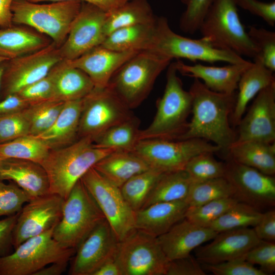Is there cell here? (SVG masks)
<instances>
[{
    "label": "cell",
    "mask_w": 275,
    "mask_h": 275,
    "mask_svg": "<svg viewBox=\"0 0 275 275\" xmlns=\"http://www.w3.org/2000/svg\"><path fill=\"white\" fill-rule=\"evenodd\" d=\"M189 91L193 97L192 118L186 131L178 140L201 139L211 141L226 156L236 139V132L230 121L236 93L214 92L197 78H195Z\"/></svg>",
    "instance_id": "obj_1"
},
{
    "label": "cell",
    "mask_w": 275,
    "mask_h": 275,
    "mask_svg": "<svg viewBox=\"0 0 275 275\" xmlns=\"http://www.w3.org/2000/svg\"><path fill=\"white\" fill-rule=\"evenodd\" d=\"M114 151L94 147L93 140L88 137L79 138L66 147L50 150L40 163L48 178L50 193L66 199L87 171Z\"/></svg>",
    "instance_id": "obj_2"
},
{
    "label": "cell",
    "mask_w": 275,
    "mask_h": 275,
    "mask_svg": "<svg viewBox=\"0 0 275 275\" xmlns=\"http://www.w3.org/2000/svg\"><path fill=\"white\" fill-rule=\"evenodd\" d=\"M167 68L166 87L157 101L156 114L147 128L140 129L139 141L178 140L187 129V119L191 113L192 95L183 88L175 62H171Z\"/></svg>",
    "instance_id": "obj_3"
},
{
    "label": "cell",
    "mask_w": 275,
    "mask_h": 275,
    "mask_svg": "<svg viewBox=\"0 0 275 275\" xmlns=\"http://www.w3.org/2000/svg\"><path fill=\"white\" fill-rule=\"evenodd\" d=\"M172 60L150 50L138 52L113 74L107 87L129 108L139 106Z\"/></svg>",
    "instance_id": "obj_4"
},
{
    "label": "cell",
    "mask_w": 275,
    "mask_h": 275,
    "mask_svg": "<svg viewBox=\"0 0 275 275\" xmlns=\"http://www.w3.org/2000/svg\"><path fill=\"white\" fill-rule=\"evenodd\" d=\"M234 0H213L199 31L214 47L254 59L259 51L242 23Z\"/></svg>",
    "instance_id": "obj_5"
},
{
    "label": "cell",
    "mask_w": 275,
    "mask_h": 275,
    "mask_svg": "<svg viewBox=\"0 0 275 275\" xmlns=\"http://www.w3.org/2000/svg\"><path fill=\"white\" fill-rule=\"evenodd\" d=\"M39 4L28 0H14L12 21L29 26L49 37L58 46L65 41L82 2L60 1Z\"/></svg>",
    "instance_id": "obj_6"
},
{
    "label": "cell",
    "mask_w": 275,
    "mask_h": 275,
    "mask_svg": "<svg viewBox=\"0 0 275 275\" xmlns=\"http://www.w3.org/2000/svg\"><path fill=\"white\" fill-rule=\"evenodd\" d=\"M104 216L81 179L64 200L62 217L54 227L53 239L61 246L76 249Z\"/></svg>",
    "instance_id": "obj_7"
},
{
    "label": "cell",
    "mask_w": 275,
    "mask_h": 275,
    "mask_svg": "<svg viewBox=\"0 0 275 275\" xmlns=\"http://www.w3.org/2000/svg\"><path fill=\"white\" fill-rule=\"evenodd\" d=\"M149 50L172 60L184 59L194 62L199 61L229 64H242L248 61L232 51L214 47L202 37L191 39L176 33L171 29L167 18L163 16L157 17L155 37Z\"/></svg>",
    "instance_id": "obj_8"
},
{
    "label": "cell",
    "mask_w": 275,
    "mask_h": 275,
    "mask_svg": "<svg viewBox=\"0 0 275 275\" xmlns=\"http://www.w3.org/2000/svg\"><path fill=\"white\" fill-rule=\"evenodd\" d=\"M53 229L26 239L14 252L1 257L0 275H34L52 263L69 261L75 249L63 247L56 241Z\"/></svg>",
    "instance_id": "obj_9"
},
{
    "label": "cell",
    "mask_w": 275,
    "mask_h": 275,
    "mask_svg": "<svg viewBox=\"0 0 275 275\" xmlns=\"http://www.w3.org/2000/svg\"><path fill=\"white\" fill-rule=\"evenodd\" d=\"M220 148L201 139L183 140H140L132 151L151 169L161 172L184 170L188 161L203 152L216 153Z\"/></svg>",
    "instance_id": "obj_10"
},
{
    "label": "cell",
    "mask_w": 275,
    "mask_h": 275,
    "mask_svg": "<svg viewBox=\"0 0 275 275\" xmlns=\"http://www.w3.org/2000/svg\"><path fill=\"white\" fill-rule=\"evenodd\" d=\"M115 259L122 275H166L169 262L157 238L136 229L119 242Z\"/></svg>",
    "instance_id": "obj_11"
},
{
    "label": "cell",
    "mask_w": 275,
    "mask_h": 275,
    "mask_svg": "<svg viewBox=\"0 0 275 275\" xmlns=\"http://www.w3.org/2000/svg\"><path fill=\"white\" fill-rule=\"evenodd\" d=\"M80 179L119 241L135 229V211L124 199L119 187L93 167Z\"/></svg>",
    "instance_id": "obj_12"
},
{
    "label": "cell",
    "mask_w": 275,
    "mask_h": 275,
    "mask_svg": "<svg viewBox=\"0 0 275 275\" xmlns=\"http://www.w3.org/2000/svg\"><path fill=\"white\" fill-rule=\"evenodd\" d=\"M133 115L129 108L107 87L94 88L82 99L78 139L92 140Z\"/></svg>",
    "instance_id": "obj_13"
},
{
    "label": "cell",
    "mask_w": 275,
    "mask_h": 275,
    "mask_svg": "<svg viewBox=\"0 0 275 275\" xmlns=\"http://www.w3.org/2000/svg\"><path fill=\"white\" fill-rule=\"evenodd\" d=\"M63 60L60 47L52 42L39 50L8 60L1 87L3 98L43 78Z\"/></svg>",
    "instance_id": "obj_14"
},
{
    "label": "cell",
    "mask_w": 275,
    "mask_h": 275,
    "mask_svg": "<svg viewBox=\"0 0 275 275\" xmlns=\"http://www.w3.org/2000/svg\"><path fill=\"white\" fill-rule=\"evenodd\" d=\"M224 177L234 189L233 198L260 210L275 204V178L231 159L225 162Z\"/></svg>",
    "instance_id": "obj_15"
},
{
    "label": "cell",
    "mask_w": 275,
    "mask_h": 275,
    "mask_svg": "<svg viewBox=\"0 0 275 275\" xmlns=\"http://www.w3.org/2000/svg\"><path fill=\"white\" fill-rule=\"evenodd\" d=\"M107 12L89 3L82 2L67 37L60 47L63 60L75 59L101 45L106 36L104 25Z\"/></svg>",
    "instance_id": "obj_16"
},
{
    "label": "cell",
    "mask_w": 275,
    "mask_h": 275,
    "mask_svg": "<svg viewBox=\"0 0 275 275\" xmlns=\"http://www.w3.org/2000/svg\"><path fill=\"white\" fill-rule=\"evenodd\" d=\"M64 199L48 194L31 199L19 212L12 242L14 249L26 239L54 228L62 215Z\"/></svg>",
    "instance_id": "obj_17"
},
{
    "label": "cell",
    "mask_w": 275,
    "mask_h": 275,
    "mask_svg": "<svg viewBox=\"0 0 275 275\" xmlns=\"http://www.w3.org/2000/svg\"><path fill=\"white\" fill-rule=\"evenodd\" d=\"M119 241L105 218L89 233L75 249L69 270L70 275H93L115 258Z\"/></svg>",
    "instance_id": "obj_18"
},
{
    "label": "cell",
    "mask_w": 275,
    "mask_h": 275,
    "mask_svg": "<svg viewBox=\"0 0 275 275\" xmlns=\"http://www.w3.org/2000/svg\"><path fill=\"white\" fill-rule=\"evenodd\" d=\"M237 126L235 142H275V82L258 93Z\"/></svg>",
    "instance_id": "obj_19"
},
{
    "label": "cell",
    "mask_w": 275,
    "mask_h": 275,
    "mask_svg": "<svg viewBox=\"0 0 275 275\" xmlns=\"http://www.w3.org/2000/svg\"><path fill=\"white\" fill-rule=\"evenodd\" d=\"M211 240L196 249L195 257L201 264H215L243 257L261 240L253 229L246 227L219 232Z\"/></svg>",
    "instance_id": "obj_20"
},
{
    "label": "cell",
    "mask_w": 275,
    "mask_h": 275,
    "mask_svg": "<svg viewBox=\"0 0 275 275\" xmlns=\"http://www.w3.org/2000/svg\"><path fill=\"white\" fill-rule=\"evenodd\" d=\"M138 52L118 51L100 45L75 59L66 61L86 73L95 88H103L107 86L114 73Z\"/></svg>",
    "instance_id": "obj_21"
},
{
    "label": "cell",
    "mask_w": 275,
    "mask_h": 275,
    "mask_svg": "<svg viewBox=\"0 0 275 275\" xmlns=\"http://www.w3.org/2000/svg\"><path fill=\"white\" fill-rule=\"evenodd\" d=\"M218 233L196 225L186 218L180 221L157 240L169 261L185 257L202 244L211 240Z\"/></svg>",
    "instance_id": "obj_22"
},
{
    "label": "cell",
    "mask_w": 275,
    "mask_h": 275,
    "mask_svg": "<svg viewBox=\"0 0 275 275\" xmlns=\"http://www.w3.org/2000/svg\"><path fill=\"white\" fill-rule=\"evenodd\" d=\"M252 64L248 61L244 63L217 67L201 64L187 65L179 60L175 62L178 72L198 79L211 91L223 94L236 92L241 75Z\"/></svg>",
    "instance_id": "obj_23"
},
{
    "label": "cell",
    "mask_w": 275,
    "mask_h": 275,
    "mask_svg": "<svg viewBox=\"0 0 275 275\" xmlns=\"http://www.w3.org/2000/svg\"><path fill=\"white\" fill-rule=\"evenodd\" d=\"M188 207L185 200L151 204L135 212L134 228L157 237L184 219Z\"/></svg>",
    "instance_id": "obj_24"
},
{
    "label": "cell",
    "mask_w": 275,
    "mask_h": 275,
    "mask_svg": "<svg viewBox=\"0 0 275 275\" xmlns=\"http://www.w3.org/2000/svg\"><path fill=\"white\" fill-rule=\"evenodd\" d=\"M0 180L14 182L32 198L50 194L46 172L40 163L31 160L0 159Z\"/></svg>",
    "instance_id": "obj_25"
},
{
    "label": "cell",
    "mask_w": 275,
    "mask_h": 275,
    "mask_svg": "<svg viewBox=\"0 0 275 275\" xmlns=\"http://www.w3.org/2000/svg\"><path fill=\"white\" fill-rule=\"evenodd\" d=\"M251 65L243 73L238 84L236 101L231 114L230 123L237 126L249 102L263 89L275 82L273 71L267 68L261 59H253Z\"/></svg>",
    "instance_id": "obj_26"
},
{
    "label": "cell",
    "mask_w": 275,
    "mask_h": 275,
    "mask_svg": "<svg viewBox=\"0 0 275 275\" xmlns=\"http://www.w3.org/2000/svg\"><path fill=\"white\" fill-rule=\"evenodd\" d=\"M82 99L68 101L52 125L34 136L50 150L68 146L78 139V128Z\"/></svg>",
    "instance_id": "obj_27"
},
{
    "label": "cell",
    "mask_w": 275,
    "mask_h": 275,
    "mask_svg": "<svg viewBox=\"0 0 275 275\" xmlns=\"http://www.w3.org/2000/svg\"><path fill=\"white\" fill-rule=\"evenodd\" d=\"M52 42L33 29L12 25L0 29V56L12 60L39 50Z\"/></svg>",
    "instance_id": "obj_28"
},
{
    "label": "cell",
    "mask_w": 275,
    "mask_h": 275,
    "mask_svg": "<svg viewBox=\"0 0 275 275\" xmlns=\"http://www.w3.org/2000/svg\"><path fill=\"white\" fill-rule=\"evenodd\" d=\"M54 90L52 100L64 102L84 99L95 88L84 71L63 60L54 67Z\"/></svg>",
    "instance_id": "obj_29"
},
{
    "label": "cell",
    "mask_w": 275,
    "mask_h": 275,
    "mask_svg": "<svg viewBox=\"0 0 275 275\" xmlns=\"http://www.w3.org/2000/svg\"><path fill=\"white\" fill-rule=\"evenodd\" d=\"M110 182L120 187L132 176L150 168L132 152L114 151L93 167Z\"/></svg>",
    "instance_id": "obj_30"
},
{
    "label": "cell",
    "mask_w": 275,
    "mask_h": 275,
    "mask_svg": "<svg viewBox=\"0 0 275 275\" xmlns=\"http://www.w3.org/2000/svg\"><path fill=\"white\" fill-rule=\"evenodd\" d=\"M226 157L265 174L273 176L275 174V142H234Z\"/></svg>",
    "instance_id": "obj_31"
},
{
    "label": "cell",
    "mask_w": 275,
    "mask_h": 275,
    "mask_svg": "<svg viewBox=\"0 0 275 275\" xmlns=\"http://www.w3.org/2000/svg\"><path fill=\"white\" fill-rule=\"evenodd\" d=\"M156 20L151 24L134 25L115 30L106 37L101 45L118 51L149 50L155 39Z\"/></svg>",
    "instance_id": "obj_32"
},
{
    "label": "cell",
    "mask_w": 275,
    "mask_h": 275,
    "mask_svg": "<svg viewBox=\"0 0 275 275\" xmlns=\"http://www.w3.org/2000/svg\"><path fill=\"white\" fill-rule=\"evenodd\" d=\"M157 17L148 0H130L107 13L105 34L107 37L114 31L122 28L153 23Z\"/></svg>",
    "instance_id": "obj_33"
},
{
    "label": "cell",
    "mask_w": 275,
    "mask_h": 275,
    "mask_svg": "<svg viewBox=\"0 0 275 275\" xmlns=\"http://www.w3.org/2000/svg\"><path fill=\"white\" fill-rule=\"evenodd\" d=\"M140 120L133 115L107 129L93 140L94 146L132 152L139 141Z\"/></svg>",
    "instance_id": "obj_34"
},
{
    "label": "cell",
    "mask_w": 275,
    "mask_h": 275,
    "mask_svg": "<svg viewBox=\"0 0 275 275\" xmlns=\"http://www.w3.org/2000/svg\"><path fill=\"white\" fill-rule=\"evenodd\" d=\"M191 183L184 170L163 173L155 183L142 208L156 203L185 200Z\"/></svg>",
    "instance_id": "obj_35"
},
{
    "label": "cell",
    "mask_w": 275,
    "mask_h": 275,
    "mask_svg": "<svg viewBox=\"0 0 275 275\" xmlns=\"http://www.w3.org/2000/svg\"><path fill=\"white\" fill-rule=\"evenodd\" d=\"M50 150L40 140L28 135L0 144V159H21L40 164Z\"/></svg>",
    "instance_id": "obj_36"
},
{
    "label": "cell",
    "mask_w": 275,
    "mask_h": 275,
    "mask_svg": "<svg viewBox=\"0 0 275 275\" xmlns=\"http://www.w3.org/2000/svg\"><path fill=\"white\" fill-rule=\"evenodd\" d=\"M162 173L150 168L132 176L120 187L124 199L134 211L143 207L153 186Z\"/></svg>",
    "instance_id": "obj_37"
},
{
    "label": "cell",
    "mask_w": 275,
    "mask_h": 275,
    "mask_svg": "<svg viewBox=\"0 0 275 275\" xmlns=\"http://www.w3.org/2000/svg\"><path fill=\"white\" fill-rule=\"evenodd\" d=\"M234 189L224 177L191 183L185 199L188 208H195L218 199L233 197Z\"/></svg>",
    "instance_id": "obj_38"
},
{
    "label": "cell",
    "mask_w": 275,
    "mask_h": 275,
    "mask_svg": "<svg viewBox=\"0 0 275 275\" xmlns=\"http://www.w3.org/2000/svg\"><path fill=\"white\" fill-rule=\"evenodd\" d=\"M262 212L246 203L238 202L226 211L208 228L219 233L222 231L255 226Z\"/></svg>",
    "instance_id": "obj_39"
},
{
    "label": "cell",
    "mask_w": 275,
    "mask_h": 275,
    "mask_svg": "<svg viewBox=\"0 0 275 275\" xmlns=\"http://www.w3.org/2000/svg\"><path fill=\"white\" fill-rule=\"evenodd\" d=\"M65 102L46 100L30 103L23 110L30 128V135H37L48 129L63 109Z\"/></svg>",
    "instance_id": "obj_40"
},
{
    "label": "cell",
    "mask_w": 275,
    "mask_h": 275,
    "mask_svg": "<svg viewBox=\"0 0 275 275\" xmlns=\"http://www.w3.org/2000/svg\"><path fill=\"white\" fill-rule=\"evenodd\" d=\"M214 153L203 152L192 157L184 170L191 183L224 177L225 162L216 160Z\"/></svg>",
    "instance_id": "obj_41"
},
{
    "label": "cell",
    "mask_w": 275,
    "mask_h": 275,
    "mask_svg": "<svg viewBox=\"0 0 275 275\" xmlns=\"http://www.w3.org/2000/svg\"><path fill=\"white\" fill-rule=\"evenodd\" d=\"M238 202L233 197L213 200L195 208H188L185 218L198 226L208 227Z\"/></svg>",
    "instance_id": "obj_42"
},
{
    "label": "cell",
    "mask_w": 275,
    "mask_h": 275,
    "mask_svg": "<svg viewBox=\"0 0 275 275\" xmlns=\"http://www.w3.org/2000/svg\"><path fill=\"white\" fill-rule=\"evenodd\" d=\"M32 199L14 182L0 180V216H10L19 212L24 204Z\"/></svg>",
    "instance_id": "obj_43"
},
{
    "label": "cell",
    "mask_w": 275,
    "mask_h": 275,
    "mask_svg": "<svg viewBox=\"0 0 275 275\" xmlns=\"http://www.w3.org/2000/svg\"><path fill=\"white\" fill-rule=\"evenodd\" d=\"M248 33L257 47L258 57L269 69L275 71V32L250 26Z\"/></svg>",
    "instance_id": "obj_44"
},
{
    "label": "cell",
    "mask_w": 275,
    "mask_h": 275,
    "mask_svg": "<svg viewBox=\"0 0 275 275\" xmlns=\"http://www.w3.org/2000/svg\"><path fill=\"white\" fill-rule=\"evenodd\" d=\"M213 0H181L185 9L180 19L179 27L185 33L193 34L199 31Z\"/></svg>",
    "instance_id": "obj_45"
},
{
    "label": "cell",
    "mask_w": 275,
    "mask_h": 275,
    "mask_svg": "<svg viewBox=\"0 0 275 275\" xmlns=\"http://www.w3.org/2000/svg\"><path fill=\"white\" fill-rule=\"evenodd\" d=\"M29 121L23 111L0 116V144L30 135Z\"/></svg>",
    "instance_id": "obj_46"
},
{
    "label": "cell",
    "mask_w": 275,
    "mask_h": 275,
    "mask_svg": "<svg viewBox=\"0 0 275 275\" xmlns=\"http://www.w3.org/2000/svg\"><path fill=\"white\" fill-rule=\"evenodd\" d=\"M250 264L258 265L266 274L275 272V244L274 242L260 240L244 256Z\"/></svg>",
    "instance_id": "obj_47"
},
{
    "label": "cell",
    "mask_w": 275,
    "mask_h": 275,
    "mask_svg": "<svg viewBox=\"0 0 275 275\" xmlns=\"http://www.w3.org/2000/svg\"><path fill=\"white\" fill-rule=\"evenodd\" d=\"M201 264L204 270L215 275H266L247 262L244 257L215 264Z\"/></svg>",
    "instance_id": "obj_48"
},
{
    "label": "cell",
    "mask_w": 275,
    "mask_h": 275,
    "mask_svg": "<svg viewBox=\"0 0 275 275\" xmlns=\"http://www.w3.org/2000/svg\"><path fill=\"white\" fill-rule=\"evenodd\" d=\"M54 67L45 77L25 87L17 94L30 103L52 100L55 76Z\"/></svg>",
    "instance_id": "obj_49"
},
{
    "label": "cell",
    "mask_w": 275,
    "mask_h": 275,
    "mask_svg": "<svg viewBox=\"0 0 275 275\" xmlns=\"http://www.w3.org/2000/svg\"><path fill=\"white\" fill-rule=\"evenodd\" d=\"M236 5L261 18L271 26L275 25V2L258 0H234Z\"/></svg>",
    "instance_id": "obj_50"
},
{
    "label": "cell",
    "mask_w": 275,
    "mask_h": 275,
    "mask_svg": "<svg viewBox=\"0 0 275 275\" xmlns=\"http://www.w3.org/2000/svg\"><path fill=\"white\" fill-rule=\"evenodd\" d=\"M201 263L190 254L169 261L166 275H205Z\"/></svg>",
    "instance_id": "obj_51"
},
{
    "label": "cell",
    "mask_w": 275,
    "mask_h": 275,
    "mask_svg": "<svg viewBox=\"0 0 275 275\" xmlns=\"http://www.w3.org/2000/svg\"><path fill=\"white\" fill-rule=\"evenodd\" d=\"M253 229L260 240L274 242L275 211L271 210L263 213L260 219Z\"/></svg>",
    "instance_id": "obj_52"
},
{
    "label": "cell",
    "mask_w": 275,
    "mask_h": 275,
    "mask_svg": "<svg viewBox=\"0 0 275 275\" xmlns=\"http://www.w3.org/2000/svg\"><path fill=\"white\" fill-rule=\"evenodd\" d=\"M18 213L0 220V258L10 254L12 245V232Z\"/></svg>",
    "instance_id": "obj_53"
},
{
    "label": "cell",
    "mask_w": 275,
    "mask_h": 275,
    "mask_svg": "<svg viewBox=\"0 0 275 275\" xmlns=\"http://www.w3.org/2000/svg\"><path fill=\"white\" fill-rule=\"evenodd\" d=\"M29 104L17 94L8 95L0 101V116L22 112Z\"/></svg>",
    "instance_id": "obj_54"
},
{
    "label": "cell",
    "mask_w": 275,
    "mask_h": 275,
    "mask_svg": "<svg viewBox=\"0 0 275 275\" xmlns=\"http://www.w3.org/2000/svg\"><path fill=\"white\" fill-rule=\"evenodd\" d=\"M39 3L41 2H55L60 1H76L93 5L105 12H109L130 0H28Z\"/></svg>",
    "instance_id": "obj_55"
},
{
    "label": "cell",
    "mask_w": 275,
    "mask_h": 275,
    "mask_svg": "<svg viewBox=\"0 0 275 275\" xmlns=\"http://www.w3.org/2000/svg\"><path fill=\"white\" fill-rule=\"evenodd\" d=\"M14 0H0V26L6 28L12 25V4Z\"/></svg>",
    "instance_id": "obj_56"
},
{
    "label": "cell",
    "mask_w": 275,
    "mask_h": 275,
    "mask_svg": "<svg viewBox=\"0 0 275 275\" xmlns=\"http://www.w3.org/2000/svg\"><path fill=\"white\" fill-rule=\"evenodd\" d=\"M68 263L67 261L52 263L41 269L34 275H60L66 270Z\"/></svg>",
    "instance_id": "obj_57"
},
{
    "label": "cell",
    "mask_w": 275,
    "mask_h": 275,
    "mask_svg": "<svg viewBox=\"0 0 275 275\" xmlns=\"http://www.w3.org/2000/svg\"><path fill=\"white\" fill-rule=\"evenodd\" d=\"M93 275H122V273L114 258L103 264Z\"/></svg>",
    "instance_id": "obj_58"
},
{
    "label": "cell",
    "mask_w": 275,
    "mask_h": 275,
    "mask_svg": "<svg viewBox=\"0 0 275 275\" xmlns=\"http://www.w3.org/2000/svg\"><path fill=\"white\" fill-rule=\"evenodd\" d=\"M4 70H5V66L1 65V64H0V89L1 87L2 81L3 74L4 72Z\"/></svg>",
    "instance_id": "obj_59"
},
{
    "label": "cell",
    "mask_w": 275,
    "mask_h": 275,
    "mask_svg": "<svg viewBox=\"0 0 275 275\" xmlns=\"http://www.w3.org/2000/svg\"><path fill=\"white\" fill-rule=\"evenodd\" d=\"M7 61H8V60L7 59H6V58L0 56V64H1L2 63H3L4 62H6Z\"/></svg>",
    "instance_id": "obj_60"
}]
</instances>
